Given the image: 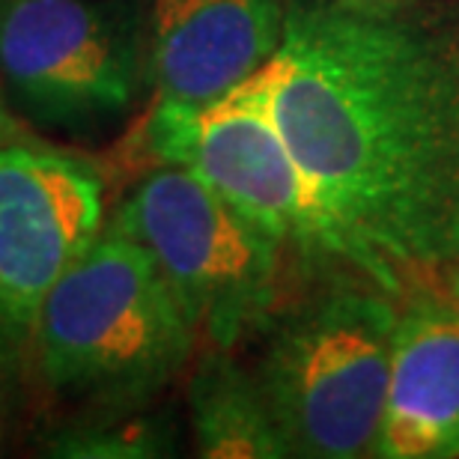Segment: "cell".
<instances>
[{
	"label": "cell",
	"instance_id": "obj_1",
	"mask_svg": "<svg viewBox=\"0 0 459 459\" xmlns=\"http://www.w3.org/2000/svg\"><path fill=\"white\" fill-rule=\"evenodd\" d=\"M256 75L358 269L403 292L459 260V0H290Z\"/></svg>",
	"mask_w": 459,
	"mask_h": 459
},
{
	"label": "cell",
	"instance_id": "obj_9",
	"mask_svg": "<svg viewBox=\"0 0 459 459\" xmlns=\"http://www.w3.org/2000/svg\"><path fill=\"white\" fill-rule=\"evenodd\" d=\"M290 0H150V87L164 102H209L256 75L287 33Z\"/></svg>",
	"mask_w": 459,
	"mask_h": 459
},
{
	"label": "cell",
	"instance_id": "obj_6",
	"mask_svg": "<svg viewBox=\"0 0 459 459\" xmlns=\"http://www.w3.org/2000/svg\"><path fill=\"white\" fill-rule=\"evenodd\" d=\"M150 0H0V84L27 119L75 137L150 87Z\"/></svg>",
	"mask_w": 459,
	"mask_h": 459
},
{
	"label": "cell",
	"instance_id": "obj_12",
	"mask_svg": "<svg viewBox=\"0 0 459 459\" xmlns=\"http://www.w3.org/2000/svg\"><path fill=\"white\" fill-rule=\"evenodd\" d=\"M438 283H442V287H445V292H451V296L459 301V260L456 263H451V265H447V269L442 272V274H438V278H436Z\"/></svg>",
	"mask_w": 459,
	"mask_h": 459
},
{
	"label": "cell",
	"instance_id": "obj_4",
	"mask_svg": "<svg viewBox=\"0 0 459 459\" xmlns=\"http://www.w3.org/2000/svg\"><path fill=\"white\" fill-rule=\"evenodd\" d=\"M111 230L152 256L206 346L254 343L290 287L287 251L179 164L146 173Z\"/></svg>",
	"mask_w": 459,
	"mask_h": 459
},
{
	"label": "cell",
	"instance_id": "obj_10",
	"mask_svg": "<svg viewBox=\"0 0 459 459\" xmlns=\"http://www.w3.org/2000/svg\"><path fill=\"white\" fill-rule=\"evenodd\" d=\"M188 424L204 459H283L290 456L278 420L254 367L236 349L206 346L188 376Z\"/></svg>",
	"mask_w": 459,
	"mask_h": 459
},
{
	"label": "cell",
	"instance_id": "obj_5",
	"mask_svg": "<svg viewBox=\"0 0 459 459\" xmlns=\"http://www.w3.org/2000/svg\"><path fill=\"white\" fill-rule=\"evenodd\" d=\"M143 141L152 159L197 173L265 230L287 251L292 274L352 263L274 119L260 75L209 102L155 99Z\"/></svg>",
	"mask_w": 459,
	"mask_h": 459
},
{
	"label": "cell",
	"instance_id": "obj_8",
	"mask_svg": "<svg viewBox=\"0 0 459 459\" xmlns=\"http://www.w3.org/2000/svg\"><path fill=\"white\" fill-rule=\"evenodd\" d=\"M370 456H459V301L438 281L400 292L388 400Z\"/></svg>",
	"mask_w": 459,
	"mask_h": 459
},
{
	"label": "cell",
	"instance_id": "obj_2",
	"mask_svg": "<svg viewBox=\"0 0 459 459\" xmlns=\"http://www.w3.org/2000/svg\"><path fill=\"white\" fill-rule=\"evenodd\" d=\"M400 292L352 263L292 274L254 373L290 456H370L388 400Z\"/></svg>",
	"mask_w": 459,
	"mask_h": 459
},
{
	"label": "cell",
	"instance_id": "obj_13",
	"mask_svg": "<svg viewBox=\"0 0 459 459\" xmlns=\"http://www.w3.org/2000/svg\"><path fill=\"white\" fill-rule=\"evenodd\" d=\"M343 4H352V6H382V4H397V0H343Z\"/></svg>",
	"mask_w": 459,
	"mask_h": 459
},
{
	"label": "cell",
	"instance_id": "obj_3",
	"mask_svg": "<svg viewBox=\"0 0 459 459\" xmlns=\"http://www.w3.org/2000/svg\"><path fill=\"white\" fill-rule=\"evenodd\" d=\"M197 341L152 256L108 227L48 292L27 364L75 411L141 409L188 370Z\"/></svg>",
	"mask_w": 459,
	"mask_h": 459
},
{
	"label": "cell",
	"instance_id": "obj_7",
	"mask_svg": "<svg viewBox=\"0 0 459 459\" xmlns=\"http://www.w3.org/2000/svg\"><path fill=\"white\" fill-rule=\"evenodd\" d=\"M105 182L84 159L0 146V370L27 364L39 310L102 236Z\"/></svg>",
	"mask_w": 459,
	"mask_h": 459
},
{
	"label": "cell",
	"instance_id": "obj_11",
	"mask_svg": "<svg viewBox=\"0 0 459 459\" xmlns=\"http://www.w3.org/2000/svg\"><path fill=\"white\" fill-rule=\"evenodd\" d=\"M45 454L63 459H155L179 454V424L168 409L72 411L45 436Z\"/></svg>",
	"mask_w": 459,
	"mask_h": 459
}]
</instances>
